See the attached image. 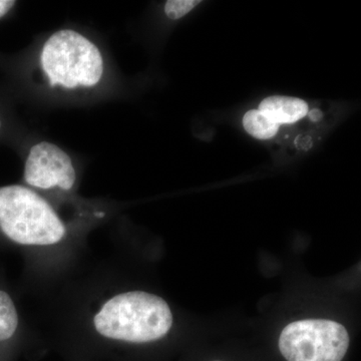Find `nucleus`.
<instances>
[{
  "instance_id": "f257e3e1",
  "label": "nucleus",
  "mask_w": 361,
  "mask_h": 361,
  "mask_svg": "<svg viewBox=\"0 0 361 361\" xmlns=\"http://www.w3.org/2000/svg\"><path fill=\"white\" fill-rule=\"evenodd\" d=\"M106 75L108 63L101 47L73 28L52 32L40 45L35 58V80L45 89L59 94L96 90L104 84Z\"/></svg>"
},
{
  "instance_id": "f03ea898",
  "label": "nucleus",
  "mask_w": 361,
  "mask_h": 361,
  "mask_svg": "<svg viewBox=\"0 0 361 361\" xmlns=\"http://www.w3.org/2000/svg\"><path fill=\"white\" fill-rule=\"evenodd\" d=\"M94 322L97 331L106 338L146 343L167 336L173 315L161 297L132 291L106 301Z\"/></svg>"
},
{
  "instance_id": "7ed1b4c3",
  "label": "nucleus",
  "mask_w": 361,
  "mask_h": 361,
  "mask_svg": "<svg viewBox=\"0 0 361 361\" xmlns=\"http://www.w3.org/2000/svg\"><path fill=\"white\" fill-rule=\"evenodd\" d=\"M0 230L21 245H52L65 237V223L51 204L23 185L0 187Z\"/></svg>"
},
{
  "instance_id": "20e7f679",
  "label": "nucleus",
  "mask_w": 361,
  "mask_h": 361,
  "mask_svg": "<svg viewBox=\"0 0 361 361\" xmlns=\"http://www.w3.org/2000/svg\"><path fill=\"white\" fill-rule=\"evenodd\" d=\"M278 345L287 361H341L348 350L349 334L332 320H298L284 327Z\"/></svg>"
},
{
  "instance_id": "39448f33",
  "label": "nucleus",
  "mask_w": 361,
  "mask_h": 361,
  "mask_svg": "<svg viewBox=\"0 0 361 361\" xmlns=\"http://www.w3.org/2000/svg\"><path fill=\"white\" fill-rule=\"evenodd\" d=\"M23 180L32 190L70 192L77 183V170L65 149L54 142L39 141L26 152Z\"/></svg>"
},
{
  "instance_id": "423d86ee",
  "label": "nucleus",
  "mask_w": 361,
  "mask_h": 361,
  "mask_svg": "<svg viewBox=\"0 0 361 361\" xmlns=\"http://www.w3.org/2000/svg\"><path fill=\"white\" fill-rule=\"evenodd\" d=\"M258 109L275 122L300 134L310 135L307 130L317 129L325 121V113L317 104L298 97H268L261 101Z\"/></svg>"
},
{
  "instance_id": "0eeeda50",
  "label": "nucleus",
  "mask_w": 361,
  "mask_h": 361,
  "mask_svg": "<svg viewBox=\"0 0 361 361\" xmlns=\"http://www.w3.org/2000/svg\"><path fill=\"white\" fill-rule=\"evenodd\" d=\"M242 123L247 134L260 141L287 145L298 149L310 148L312 141L310 135L300 134L280 125L259 109L247 111L242 118Z\"/></svg>"
},
{
  "instance_id": "6e6552de",
  "label": "nucleus",
  "mask_w": 361,
  "mask_h": 361,
  "mask_svg": "<svg viewBox=\"0 0 361 361\" xmlns=\"http://www.w3.org/2000/svg\"><path fill=\"white\" fill-rule=\"evenodd\" d=\"M18 325V316L11 296L0 291V341L11 338Z\"/></svg>"
},
{
  "instance_id": "1a4fd4ad",
  "label": "nucleus",
  "mask_w": 361,
  "mask_h": 361,
  "mask_svg": "<svg viewBox=\"0 0 361 361\" xmlns=\"http://www.w3.org/2000/svg\"><path fill=\"white\" fill-rule=\"evenodd\" d=\"M200 0H169L164 6V13L169 20H179L197 8Z\"/></svg>"
},
{
  "instance_id": "9d476101",
  "label": "nucleus",
  "mask_w": 361,
  "mask_h": 361,
  "mask_svg": "<svg viewBox=\"0 0 361 361\" xmlns=\"http://www.w3.org/2000/svg\"><path fill=\"white\" fill-rule=\"evenodd\" d=\"M9 126V116L4 106L0 104V141L8 134Z\"/></svg>"
},
{
  "instance_id": "9b49d317",
  "label": "nucleus",
  "mask_w": 361,
  "mask_h": 361,
  "mask_svg": "<svg viewBox=\"0 0 361 361\" xmlns=\"http://www.w3.org/2000/svg\"><path fill=\"white\" fill-rule=\"evenodd\" d=\"M18 2L11 0H0V20L7 18L16 8Z\"/></svg>"
},
{
  "instance_id": "f8f14e48",
  "label": "nucleus",
  "mask_w": 361,
  "mask_h": 361,
  "mask_svg": "<svg viewBox=\"0 0 361 361\" xmlns=\"http://www.w3.org/2000/svg\"><path fill=\"white\" fill-rule=\"evenodd\" d=\"M216 361H218V360H216Z\"/></svg>"
}]
</instances>
